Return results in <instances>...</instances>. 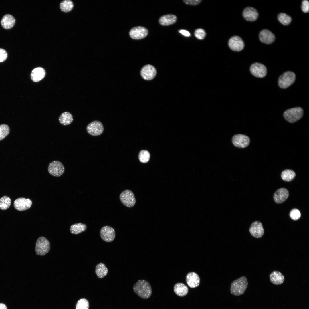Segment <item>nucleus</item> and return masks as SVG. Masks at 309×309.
<instances>
[{"mask_svg": "<svg viewBox=\"0 0 309 309\" xmlns=\"http://www.w3.org/2000/svg\"><path fill=\"white\" fill-rule=\"evenodd\" d=\"M157 72L155 67L150 64L144 66L140 71L142 77L146 80H151L155 77Z\"/></svg>", "mask_w": 309, "mask_h": 309, "instance_id": "14", "label": "nucleus"}, {"mask_svg": "<svg viewBox=\"0 0 309 309\" xmlns=\"http://www.w3.org/2000/svg\"><path fill=\"white\" fill-rule=\"evenodd\" d=\"M74 6L72 2L70 0L62 1L60 4V8L61 11L65 12L70 11Z\"/></svg>", "mask_w": 309, "mask_h": 309, "instance_id": "30", "label": "nucleus"}, {"mask_svg": "<svg viewBox=\"0 0 309 309\" xmlns=\"http://www.w3.org/2000/svg\"><path fill=\"white\" fill-rule=\"evenodd\" d=\"M302 9L305 13L308 12L309 10V2L308 1L304 0L302 2Z\"/></svg>", "mask_w": 309, "mask_h": 309, "instance_id": "38", "label": "nucleus"}, {"mask_svg": "<svg viewBox=\"0 0 309 309\" xmlns=\"http://www.w3.org/2000/svg\"><path fill=\"white\" fill-rule=\"evenodd\" d=\"M174 290L177 295L183 297L187 294L189 290L187 287L184 284L178 283L174 286Z\"/></svg>", "mask_w": 309, "mask_h": 309, "instance_id": "25", "label": "nucleus"}, {"mask_svg": "<svg viewBox=\"0 0 309 309\" xmlns=\"http://www.w3.org/2000/svg\"><path fill=\"white\" fill-rule=\"evenodd\" d=\"M251 235L256 238H260L264 234V230L262 223L258 221L253 223L249 229Z\"/></svg>", "mask_w": 309, "mask_h": 309, "instance_id": "16", "label": "nucleus"}, {"mask_svg": "<svg viewBox=\"0 0 309 309\" xmlns=\"http://www.w3.org/2000/svg\"><path fill=\"white\" fill-rule=\"evenodd\" d=\"M104 127L102 124L98 121H94L89 123L86 127L88 132L93 136L100 135L103 132Z\"/></svg>", "mask_w": 309, "mask_h": 309, "instance_id": "9", "label": "nucleus"}, {"mask_svg": "<svg viewBox=\"0 0 309 309\" xmlns=\"http://www.w3.org/2000/svg\"><path fill=\"white\" fill-rule=\"evenodd\" d=\"M278 19L279 21L283 25H286L289 24L291 20V17L284 13H279L278 16Z\"/></svg>", "mask_w": 309, "mask_h": 309, "instance_id": "32", "label": "nucleus"}, {"mask_svg": "<svg viewBox=\"0 0 309 309\" xmlns=\"http://www.w3.org/2000/svg\"><path fill=\"white\" fill-rule=\"evenodd\" d=\"M228 45L232 50L239 52L242 50L244 46V42L239 37L235 36L232 37L229 40Z\"/></svg>", "mask_w": 309, "mask_h": 309, "instance_id": "15", "label": "nucleus"}, {"mask_svg": "<svg viewBox=\"0 0 309 309\" xmlns=\"http://www.w3.org/2000/svg\"><path fill=\"white\" fill-rule=\"evenodd\" d=\"M46 72L45 69L41 67L34 69L31 74V78L35 82H37L42 80L45 77Z\"/></svg>", "mask_w": 309, "mask_h": 309, "instance_id": "21", "label": "nucleus"}, {"mask_svg": "<svg viewBox=\"0 0 309 309\" xmlns=\"http://www.w3.org/2000/svg\"><path fill=\"white\" fill-rule=\"evenodd\" d=\"M248 285L246 278L244 276L234 280L231 284L230 291L235 296H238L243 294Z\"/></svg>", "mask_w": 309, "mask_h": 309, "instance_id": "2", "label": "nucleus"}, {"mask_svg": "<svg viewBox=\"0 0 309 309\" xmlns=\"http://www.w3.org/2000/svg\"><path fill=\"white\" fill-rule=\"evenodd\" d=\"M50 249V243L45 237L42 236L37 239L35 247L37 255L44 256L48 252Z\"/></svg>", "mask_w": 309, "mask_h": 309, "instance_id": "4", "label": "nucleus"}, {"mask_svg": "<svg viewBox=\"0 0 309 309\" xmlns=\"http://www.w3.org/2000/svg\"><path fill=\"white\" fill-rule=\"evenodd\" d=\"M0 309H7V308L5 304L3 303H0Z\"/></svg>", "mask_w": 309, "mask_h": 309, "instance_id": "42", "label": "nucleus"}, {"mask_svg": "<svg viewBox=\"0 0 309 309\" xmlns=\"http://www.w3.org/2000/svg\"><path fill=\"white\" fill-rule=\"evenodd\" d=\"M250 70L252 75L258 78H263L267 74V70L266 66L263 64L258 62L252 64L250 66Z\"/></svg>", "mask_w": 309, "mask_h": 309, "instance_id": "11", "label": "nucleus"}, {"mask_svg": "<svg viewBox=\"0 0 309 309\" xmlns=\"http://www.w3.org/2000/svg\"><path fill=\"white\" fill-rule=\"evenodd\" d=\"M271 282L275 285H280L282 284L284 280V277L280 272L274 271L270 275Z\"/></svg>", "mask_w": 309, "mask_h": 309, "instance_id": "23", "label": "nucleus"}, {"mask_svg": "<svg viewBox=\"0 0 309 309\" xmlns=\"http://www.w3.org/2000/svg\"><path fill=\"white\" fill-rule=\"evenodd\" d=\"M58 120L61 124L66 126L70 125L72 122L73 118V116L70 112H65L60 115Z\"/></svg>", "mask_w": 309, "mask_h": 309, "instance_id": "26", "label": "nucleus"}, {"mask_svg": "<svg viewBox=\"0 0 309 309\" xmlns=\"http://www.w3.org/2000/svg\"><path fill=\"white\" fill-rule=\"evenodd\" d=\"M89 304L88 301L85 298L79 300L77 302L76 309H89Z\"/></svg>", "mask_w": 309, "mask_h": 309, "instance_id": "35", "label": "nucleus"}, {"mask_svg": "<svg viewBox=\"0 0 309 309\" xmlns=\"http://www.w3.org/2000/svg\"><path fill=\"white\" fill-rule=\"evenodd\" d=\"M32 203V201L29 199L21 197L17 199L14 201L13 205L16 209L22 211L30 208Z\"/></svg>", "mask_w": 309, "mask_h": 309, "instance_id": "13", "label": "nucleus"}, {"mask_svg": "<svg viewBox=\"0 0 309 309\" xmlns=\"http://www.w3.org/2000/svg\"><path fill=\"white\" fill-rule=\"evenodd\" d=\"M148 33L147 29L142 26L134 27L130 30L129 32V35L131 38L137 40L144 38L147 35Z\"/></svg>", "mask_w": 309, "mask_h": 309, "instance_id": "12", "label": "nucleus"}, {"mask_svg": "<svg viewBox=\"0 0 309 309\" xmlns=\"http://www.w3.org/2000/svg\"><path fill=\"white\" fill-rule=\"evenodd\" d=\"M202 0H184L183 2L185 4L191 5H196L199 4Z\"/></svg>", "mask_w": 309, "mask_h": 309, "instance_id": "40", "label": "nucleus"}, {"mask_svg": "<svg viewBox=\"0 0 309 309\" xmlns=\"http://www.w3.org/2000/svg\"><path fill=\"white\" fill-rule=\"evenodd\" d=\"M243 15L244 18L247 21H255L258 18V13L255 9L251 7H248L244 10Z\"/></svg>", "mask_w": 309, "mask_h": 309, "instance_id": "20", "label": "nucleus"}, {"mask_svg": "<svg viewBox=\"0 0 309 309\" xmlns=\"http://www.w3.org/2000/svg\"><path fill=\"white\" fill-rule=\"evenodd\" d=\"M289 195V191L287 189L281 188L278 189L274 193V199L276 203H281L287 199Z\"/></svg>", "mask_w": 309, "mask_h": 309, "instance_id": "17", "label": "nucleus"}, {"mask_svg": "<svg viewBox=\"0 0 309 309\" xmlns=\"http://www.w3.org/2000/svg\"><path fill=\"white\" fill-rule=\"evenodd\" d=\"M95 272L98 278H102L107 275L108 270L104 264L100 263L96 265Z\"/></svg>", "mask_w": 309, "mask_h": 309, "instance_id": "27", "label": "nucleus"}, {"mask_svg": "<svg viewBox=\"0 0 309 309\" xmlns=\"http://www.w3.org/2000/svg\"><path fill=\"white\" fill-rule=\"evenodd\" d=\"M134 292L142 298L146 299L150 296L152 290L149 283L144 280H138L134 285Z\"/></svg>", "mask_w": 309, "mask_h": 309, "instance_id": "1", "label": "nucleus"}, {"mask_svg": "<svg viewBox=\"0 0 309 309\" xmlns=\"http://www.w3.org/2000/svg\"><path fill=\"white\" fill-rule=\"evenodd\" d=\"M86 225L81 223H78L72 225L70 231L72 234H78L85 231L87 229Z\"/></svg>", "mask_w": 309, "mask_h": 309, "instance_id": "28", "label": "nucleus"}, {"mask_svg": "<svg viewBox=\"0 0 309 309\" xmlns=\"http://www.w3.org/2000/svg\"><path fill=\"white\" fill-rule=\"evenodd\" d=\"M15 19L14 17L10 14H6L2 19L1 23L3 27L6 29L12 28L15 23Z\"/></svg>", "mask_w": 309, "mask_h": 309, "instance_id": "22", "label": "nucleus"}, {"mask_svg": "<svg viewBox=\"0 0 309 309\" xmlns=\"http://www.w3.org/2000/svg\"><path fill=\"white\" fill-rule=\"evenodd\" d=\"M186 280L188 286L191 288L198 287L200 284V279L198 275L194 272L189 273L186 277Z\"/></svg>", "mask_w": 309, "mask_h": 309, "instance_id": "19", "label": "nucleus"}, {"mask_svg": "<svg viewBox=\"0 0 309 309\" xmlns=\"http://www.w3.org/2000/svg\"><path fill=\"white\" fill-rule=\"evenodd\" d=\"M11 203V199L8 197L4 196L0 199V209L4 210L9 207Z\"/></svg>", "mask_w": 309, "mask_h": 309, "instance_id": "31", "label": "nucleus"}, {"mask_svg": "<svg viewBox=\"0 0 309 309\" xmlns=\"http://www.w3.org/2000/svg\"><path fill=\"white\" fill-rule=\"evenodd\" d=\"M303 110L300 107L290 108L284 113L285 119L288 122L293 123L300 120L303 116Z\"/></svg>", "mask_w": 309, "mask_h": 309, "instance_id": "3", "label": "nucleus"}, {"mask_svg": "<svg viewBox=\"0 0 309 309\" xmlns=\"http://www.w3.org/2000/svg\"><path fill=\"white\" fill-rule=\"evenodd\" d=\"M194 35L198 39L201 40L204 39L205 37L206 33L203 29L199 28L196 29L195 31Z\"/></svg>", "mask_w": 309, "mask_h": 309, "instance_id": "37", "label": "nucleus"}, {"mask_svg": "<svg viewBox=\"0 0 309 309\" xmlns=\"http://www.w3.org/2000/svg\"><path fill=\"white\" fill-rule=\"evenodd\" d=\"M259 38L262 43L270 44L273 42L275 39L274 35L270 31L266 29H264L260 33Z\"/></svg>", "mask_w": 309, "mask_h": 309, "instance_id": "18", "label": "nucleus"}, {"mask_svg": "<svg viewBox=\"0 0 309 309\" xmlns=\"http://www.w3.org/2000/svg\"><path fill=\"white\" fill-rule=\"evenodd\" d=\"M179 33L185 36L189 37L191 35L189 32L185 30L180 29L179 31Z\"/></svg>", "mask_w": 309, "mask_h": 309, "instance_id": "41", "label": "nucleus"}, {"mask_svg": "<svg viewBox=\"0 0 309 309\" xmlns=\"http://www.w3.org/2000/svg\"><path fill=\"white\" fill-rule=\"evenodd\" d=\"M296 175V173L293 170L288 169L283 171L281 174L282 179L285 181L288 182L292 180Z\"/></svg>", "mask_w": 309, "mask_h": 309, "instance_id": "29", "label": "nucleus"}, {"mask_svg": "<svg viewBox=\"0 0 309 309\" xmlns=\"http://www.w3.org/2000/svg\"><path fill=\"white\" fill-rule=\"evenodd\" d=\"M176 16L168 14L161 16L159 19V23L163 26H168L175 23L177 21Z\"/></svg>", "mask_w": 309, "mask_h": 309, "instance_id": "24", "label": "nucleus"}, {"mask_svg": "<svg viewBox=\"0 0 309 309\" xmlns=\"http://www.w3.org/2000/svg\"><path fill=\"white\" fill-rule=\"evenodd\" d=\"M296 76L292 72H286L280 77L278 80L279 87L285 89L289 87L295 81Z\"/></svg>", "mask_w": 309, "mask_h": 309, "instance_id": "5", "label": "nucleus"}, {"mask_svg": "<svg viewBox=\"0 0 309 309\" xmlns=\"http://www.w3.org/2000/svg\"><path fill=\"white\" fill-rule=\"evenodd\" d=\"M138 158L140 161L143 163L148 162L150 158V154L148 151L146 150H141L139 153Z\"/></svg>", "mask_w": 309, "mask_h": 309, "instance_id": "34", "label": "nucleus"}, {"mask_svg": "<svg viewBox=\"0 0 309 309\" xmlns=\"http://www.w3.org/2000/svg\"><path fill=\"white\" fill-rule=\"evenodd\" d=\"M119 198L121 203L128 207H132L135 204L136 200L133 192L130 190H125L120 194Z\"/></svg>", "mask_w": 309, "mask_h": 309, "instance_id": "6", "label": "nucleus"}, {"mask_svg": "<svg viewBox=\"0 0 309 309\" xmlns=\"http://www.w3.org/2000/svg\"><path fill=\"white\" fill-rule=\"evenodd\" d=\"M48 171L49 173L52 175L60 177L64 173L65 168L61 162L57 160L54 161L49 163Z\"/></svg>", "mask_w": 309, "mask_h": 309, "instance_id": "7", "label": "nucleus"}, {"mask_svg": "<svg viewBox=\"0 0 309 309\" xmlns=\"http://www.w3.org/2000/svg\"><path fill=\"white\" fill-rule=\"evenodd\" d=\"M291 218L294 220L298 219L301 216V213L299 210L294 208L291 211L290 213Z\"/></svg>", "mask_w": 309, "mask_h": 309, "instance_id": "36", "label": "nucleus"}, {"mask_svg": "<svg viewBox=\"0 0 309 309\" xmlns=\"http://www.w3.org/2000/svg\"><path fill=\"white\" fill-rule=\"evenodd\" d=\"M250 139L247 136L241 134L234 135L232 138L233 144L235 146L241 148L247 147L250 143Z\"/></svg>", "mask_w": 309, "mask_h": 309, "instance_id": "10", "label": "nucleus"}, {"mask_svg": "<svg viewBox=\"0 0 309 309\" xmlns=\"http://www.w3.org/2000/svg\"><path fill=\"white\" fill-rule=\"evenodd\" d=\"M7 57L6 51L3 49L0 48V62L5 60Z\"/></svg>", "mask_w": 309, "mask_h": 309, "instance_id": "39", "label": "nucleus"}, {"mask_svg": "<svg viewBox=\"0 0 309 309\" xmlns=\"http://www.w3.org/2000/svg\"><path fill=\"white\" fill-rule=\"evenodd\" d=\"M10 129L7 124L0 125V141L4 139L9 133Z\"/></svg>", "mask_w": 309, "mask_h": 309, "instance_id": "33", "label": "nucleus"}, {"mask_svg": "<svg viewBox=\"0 0 309 309\" xmlns=\"http://www.w3.org/2000/svg\"><path fill=\"white\" fill-rule=\"evenodd\" d=\"M114 229L110 226H106L102 227L100 231V236L104 241L110 242L112 241L115 237Z\"/></svg>", "mask_w": 309, "mask_h": 309, "instance_id": "8", "label": "nucleus"}]
</instances>
